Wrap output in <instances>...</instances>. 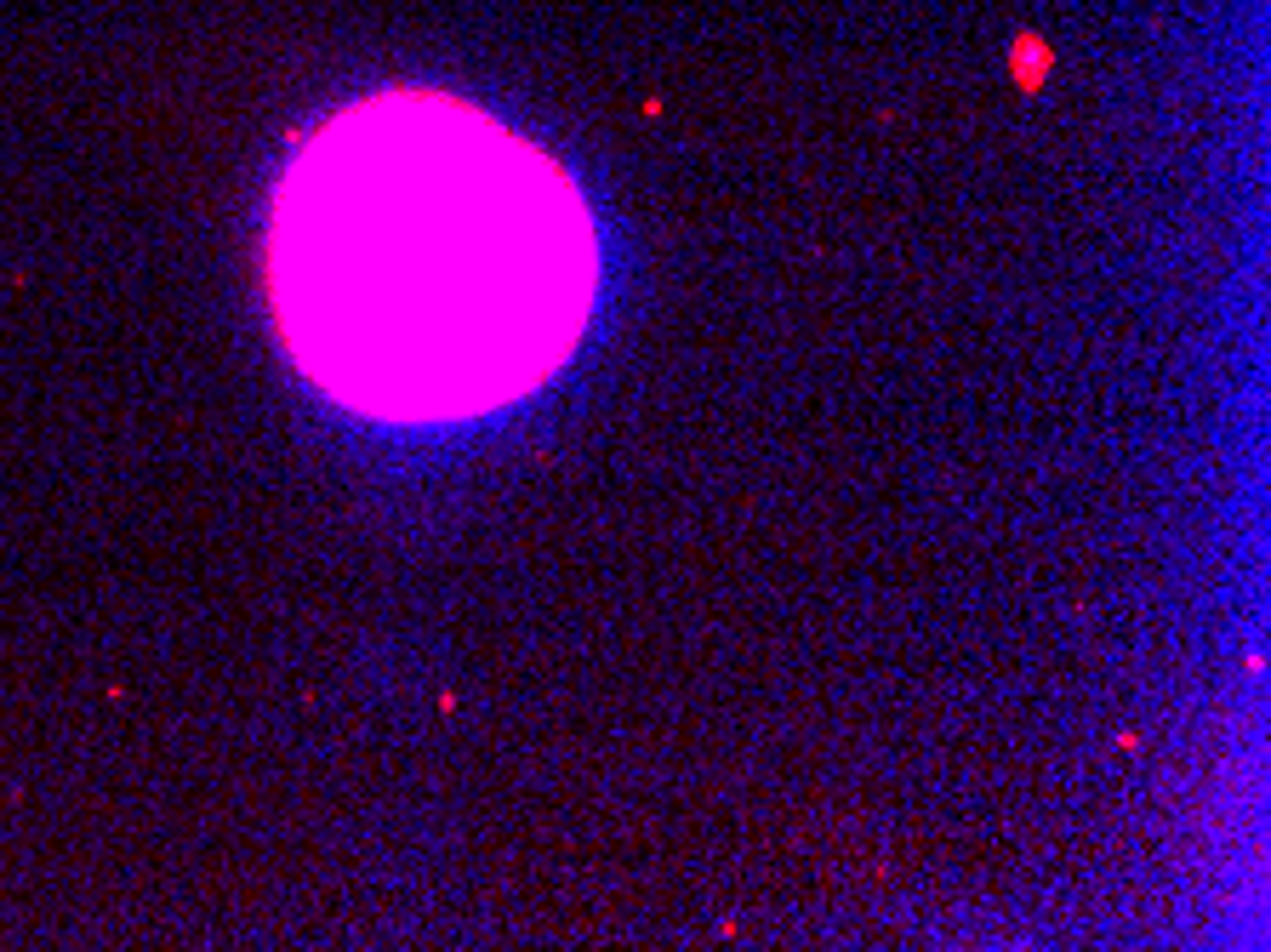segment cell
I'll use <instances>...</instances> for the list:
<instances>
[{"label":"cell","mask_w":1271,"mask_h":952,"mask_svg":"<svg viewBox=\"0 0 1271 952\" xmlns=\"http://www.w3.org/2000/svg\"><path fill=\"white\" fill-rule=\"evenodd\" d=\"M599 280L576 183L445 92H382L314 126L269 217L291 360L348 411L456 422L531 394Z\"/></svg>","instance_id":"cell-1"}]
</instances>
